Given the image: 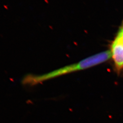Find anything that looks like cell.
<instances>
[{
  "mask_svg": "<svg viewBox=\"0 0 123 123\" xmlns=\"http://www.w3.org/2000/svg\"><path fill=\"white\" fill-rule=\"evenodd\" d=\"M111 57L112 53L111 51L107 50L88 57L77 63L53 71L48 74L40 76H31L30 75L29 76H27L26 77V84L34 85L44 80L57 77L61 75L85 69L106 61Z\"/></svg>",
  "mask_w": 123,
  "mask_h": 123,
  "instance_id": "6da1fadb",
  "label": "cell"
},
{
  "mask_svg": "<svg viewBox=\"0 0 123 123\" xmlns=\"http://www.w3.org/2000/svg\"><path fill=\"white\" fill-rule=\"evenodd\" d=\"M110 50L115 66L120 71L123 68V33L121 30L112 44Z\"/></svg>",
  "mask_w": 123,
  "mask_h": 123,
  "instance_id": "7a4b0ae2",
  "label": "cell"
},
{
  "mask_svg": "<svg viewBox=\"0 0 123 123\" xmlns=\"http://www.w3.org/2000/svg\"><path fill=\"white\" fill-rule=\"evenodd\" d=\"M121 31H122V32H123V28H122V29H121Z\"/></svg>",
  "mask_w": 123,
  "mask_h": 123,
  "instance_id": "3957f363",
  "label": "cell"
}]
</instances>
